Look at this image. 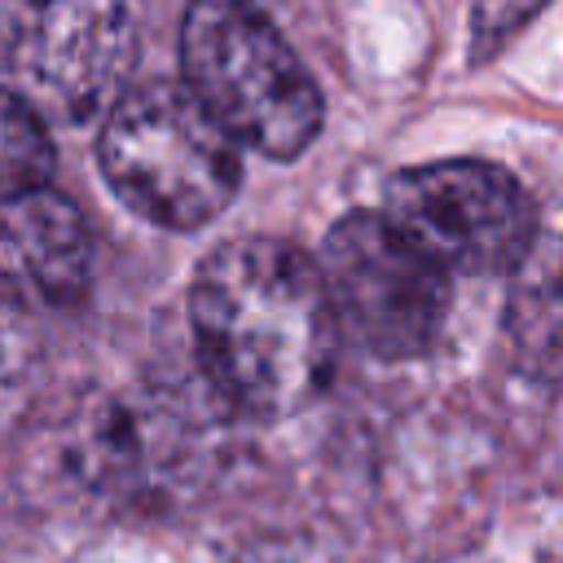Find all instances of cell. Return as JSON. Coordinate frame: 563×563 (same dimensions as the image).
I'll list each match as a JSON object with an SVG mask.
<instances>
[{
	"label": "cell",
	"instance_id": "obj_1",
	"mask_svg": "<svg viewBox=\"0 0 563 563\" xmlns=\"http://www.w3.org/2000/svg\"><path fill=\"white\" fill-rule=\"evenodd\" d=\"M189 321L211 387L242 413L286 418L334 369L339 317L321 264L277 238H238L198 264Z\"/></svg>",
	"mask_w": 563,
	"mask_h": 563
},
{
	"label": "cell",
	"instance_id": "obj_4",
	"mask_svg": "<svg viewBox=\"0 0 563 563\" xmlns=\"http://www.w3.org/2000/svg\"><path fill=\"white\" fill-rule=\"evenodd\" d=\"M317 264L339 330H347L365 352L405 361L435 343L449 312V268L387 216H343L325 233Z\"/></svg>",
	"mask_w": 563,
	"mask_h": 563
},
{
	"label": "cell",
	"instance_id": "obj_5",
	"mask_svg": "<svg viewBox=\"0 0 563 563\" xmlns=\"http://www.w3.org/2000/svg\"><path fill=\"white\" fill-rule=\"evenodd\" d=\"M383 216L449 273H515L537 242V211L523 185L479 158L400 172Z\"/></svg>",
	"mask_w": 563,
	"mask_h": 563
},
{
	"label": "cell",
	"instance_id": "obj_10",
	"mask_svg": "<svg viewBox=\"0 0 563 563\" xmlns=\"http://www.w3.org/2000/svg\"><path fill=\"white\" fill-rule=\"evenodd\" d=\"M53 172V141L44 132L40 110L0 88V202L44 185Z\"/></svg>",
	"mask_w": 563,
	"mask_h": 563
},
{
	"label": "cell",
	"instance_id": "obj_2",
	"mask_svg": "<svg viewBox=\"0 0 563 563\" xmlns=\"http://www.w3.org/2000/svg\"><path fill=\"white\" fill-rule=\"evenodd\" d=\"M101 172L110 189L163 229H198L238 194V141L185 84H145L106 110Z\"/></svg>",
	"mask_w": 563,
	"mask_h": 563
},
{
	"label": "cell",
	"instance_id": "obj_7",
	"mask_svg": "<svg viewBox=\"0 0 563 563\" xmlns=\"http://www.w3.org/2000/svg\"><path fill=\"white\" fill-rule=\"evenodd\" d=\"M88 229L70 198L35 185L0 202V282L26 299L75 303L88 290Z\"/></svg>",
	"mask_w": 563,
	"mask_h": 563
},
{
	"label": "cell",
	"instance_id": "obj_6",
	"mask_svg": "<svg viewBox=\"0 0 563 563\" xmlns=\"http://www.w3.org/2000/svg\"><path fill=\"white\" fill-rule=\"evenodd\" d=\"M18 70L62 119H88L123 97L136 31L123 0H35Z\"/></svg>",
	"mask_w": 563,
	"mask_h": 563
},
{
	"label": "cell",
	"instance_id": "obj_8",
	"mask_svg": "<svg viewBox=\"0 0 563 563\" xmlns=\"http://www.w3.org/2000/svg\"><path fill=\"white\" fill-rule=\"evenodd\" d=\"M519 286L506 308L519 356L532 369L563 365V251H532L519 260Z\"/></svg>",
	"mask_w": 563,
	"mask_h": 563
},
{
	"label": "cell",
	"instance_id": "obj_9",
	"mask_svg": "<svg viewBox=\"0 0 563 563\" xmlns=\"http://www.w3.org/2000/svg\"><path fill=\"white\" fill-rule=\"evenodd\" d=\"M44 383V330L31 299L0 282V435L13 431L35 405Z\"/></svg>",
	"mask_w": 563,
	"mask_h": 563
},
{
	"label": "cell",
	"instance_id": "obj_3",
	"mask_svg": "<svg viewBox=\"0 0 563 563\" xmlns=\"http://www.w3.org/2000/svg\"><path fill=\"white\" fill-rule=\"evenodd\" d=\"M180 66L194 97L238 145L295 158L321 128V97L277 26L246 0H194L180 26Z\"/></svg>",
	"mask_w": 563,
	"mask_h": 563
}]
</instances>
